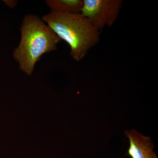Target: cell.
I'll use <instances>...</instances> for the list:
<instances>
[{
    "instance_id": "obj_1",
    "label": "cell",
    "mask_w": 158,
    "mask_h": 158,
    "mask_svg": "<svg viewBox=\"0 0 158 158\" xmlns=\"http://www.w3.org/2000/svg\"><path fill=\"white\" fill-rule=\"evenodd\" d=\"M20 31V41L15 49L13 57L19 69L31 76L41 56L56 50L57 44L62 40L42 19L34 15L24 16Z\"/></svg>"
},
{
    "instance_id": "obj_2",
    "label": "cell",
    "mask_w": 158,
    "mask_h": 158,
    "mask_svg": "<svg viewBox=\"0 0 158 158\" xmlns=\"http://www.w3.org/2000/svg\"><path fill=\"white\" fill-rule=\"evenodd\" d=\"M61 40L70 48V56L81 60L100 40V31L81 13L50 11L41 18Z\"/></svg>"
},
{
    "instance_id": "obj_3",
    "label": "cell",
    "mask_w": 158,
    "mask_h": 158,
    "mask_svg": "<svg viewBox=\"0 0 158 158\" xmlns=\"http://www.w3.org/2000/svg\"><path fill=\"white\" fill-rule=\"evenodd\" d=\"M122 3L121 0H83L81 14L100 31L115 23Z\"/></svg>"
},
{
    "instance_id": "obj_4",
    "label": "cell",
    "mask_w": 158,
    "mask_h": 158,
    "mask_svg": "<svg viewBox=\"0 0 158 158\" xmlns=\"http://www.w3.org/2000/svg\"><path fill=\"white\" fill-rule=\"evenodd\" d=\"M124 135L129 139L127 155L131 158H158L150 137H146L135 129L127 130Z\"/></svg>"
},
{
    "instance_id": "obj_5",
    "label": "cell",
    "mask_w": 158,
    "mask_h": 158,
    "mask_svg": "<svg viewBox=\"0 0 158 158\" xmlns=\"http://www.w3.org/2000/svg\"><path fill=\"white\" fill-rule=\"evenodd\" d=\"M51 11L66 13H81L83 0H47Z\"/></svg>"
},
{
    "instance_id": "obj_6",
    "label": "cell",
    "mask_w": 158,
    "mask_h": 158,
    "mask_svg": "<svg viewBox=\"0 0 158 158\" xmlns=\"http://www.w3.org/2000/svg\"><path fill=\"white\" fill-rule=\"evenodd\" d=\"M5 4L10 9H14L17 6L18 1L15 0H5L3 1Z\"/></svg>"
}]
</instances>
